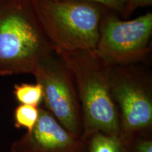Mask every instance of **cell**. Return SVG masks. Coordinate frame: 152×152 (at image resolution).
Instances as JSON below:
<instances>
[{
    "label": "cell",
    "mask_w": 152,
    "mask_h": 152,
    "mask_svg": "<svg viewBox=\"0 0 152 152\" xmlns=\"http://www.w3.org/2000/svg\"><path fill=\"white\" fill-rule=\"evenodd\" d=\"M85 137L74 135L45 108H39V117L30 132L11 144V152H86Z\"/></svg>",
    "instance_id": "7"
},
{
    "label": "cell",
    "mask_w": 152,
    "mask_h": 152,
    "mask_svg": "<svg viewBox=\"0 0 152 152\" xmlns=\"http://www.w3.org/2000/svg\"><path fill=\"white\" fill-rule=\"evenodd\" d=\"M110 90L119 113L121 132L152 138V79L136 64L109 68Z\"/></svg>",
    "instance_id": "4"
},
{
    "label": "cell",
    "mask_w": 152,
    "mask_h": 152,
    "mask_svg": "<svg viewBox=\"0 0 152 152\" xmlns=\"http://www.w3.org/2000/svg\"><path fill=\"white\" fill-rule=\"evenodd\" d=\"M39 108L35 106L19 104L14 111V124L17 129H26V132H30L39 117Z\"/></svg>",
    "instance_id": "10"
},
{
    "label": "cell",
    "mask_w": 152,
    "mask_h": 152,
    "mask_svg": "<svg viewBox=\"0 0 152 152\" xmlns=\"http://www.w3.org/2000/svg\"><path fill=\"white\" fill-rule=\"evenodd\" d=\"M14 98L19 104L40 107L43 99L42 87L39 83L16 84L13 91Z\"/></svg>",
    "instance_id": "9"
},
{
    "label": "cell",
    "mask_w": 152,
    "mask_h": 152,
    "mask_svg": "<svg viewBox=\"0 0 152 152\" xmlns=\"http://www.w3.org/2000/svg\"><path fill=\"white\" fill-rule=\"evenodd\" d=\"M106 9L102 17L95 53L108 67L137 64L151 52L152 14L130 20Z\"/></svg>",
    "instance_id": "5"
},
{
    "label": "cell",
    "mask_w": 152,
    "mask_h": 152,
    "mask_svg": "<svg viewBox=\"0 0 152 152\" xmlns=\"http://www.w3.org/2000/svg\"><path fill=\"white\" fill-rule=\"evenodd\" d=\"M33 75L42 87L44 108L70 132L83 134V115L75 77L60 55L55 52L39 63Z\"/></svg>",
    "instance_id": "6"
},
{
    "label": "cell",
    "mask_w": 152,
    "mask_h": 152,
    "mask_svg": "<svg viewBox=\"0 0 152 152\" xmlns=\"http://www.w3.org/2000/svg\"><path fill=\"white\" fill-rule=\"evenodd\" d=\"M87 139L86 152H136L135 139L120 132H94Z\"/></svg>",
    "instance_id": "8"
},
{
    "label": "cell",
    "mask_w": 152,
    "mask_h": 152,
    "mask_svg": "<svg viewBox=\"0 0 152 152\" xmlns=\"http://www.w3.org/2000/svg\"><path fill=\"white\" fill-rule=\"evenodd\" d=\"M83 1L99 4L120 15L123 13L125 4V0H83Z\"/></svg>",
    "instance_id": "12"
},
{
    "label": "cell",
    "mask_w": 152,
    "mask_h": 152,
    "mask_svg": "<svg viewBox=\"0 0 152 152\" xmlns=\"http://www.w3.org/2000/svg\"><path fill=\"white\" fill-rule=\"evenodd\" d=\"M73 73L83 115V134L121 132L119 113L110 90L109 67L96 53L81 51L60 55Z\"/></svg>",
    "instance_id": "3"
},
{
    "label": "cell",
    "mask_w": 152,
    "mask_h": 152,
    "mask_svg": "<svg viewBox=\"0 0 152 152\" xmlns=\"http://www.w3.org/2000/svg\"><path fill=\"white\" fill-rule=\"evenodd\" d=\"M38 19L58 55L94 52L106 7L83 0H34Z\"/></svg>",
    "instance_id": "2"
},
{
    "label": "cell",
    "mask_w": 152,
    "mask_h": 152,
    "mask_svg": "<svg viewBox=\"0 0 152 152\" xmlns=\"http://www.w3.org/2000/svg\"><path fill=\"white\" fill-rule=\"evenodd\" d=\"M53 52L34 0H0V76L33 74Z\"/></svg>",
    "instance_id": "1"
},
{
    "label": "cell",
    "mask_w": 152,
    "mask_h": 152,
    "mask_svg": "<svg viewBox=\"0 0 152 152\" xmlns=\"http://www.w3.org/2000/svg\"><path fill=\"white\" fill-rule=\"evenodd\" d=\"M135 149L136 152H152V138L136 140Z\"/></svg>",
    "instance_id": "13"
},
{
    "label": "cell",
    "mask_w": 152,
    "mask_h": 152,
    "mask_svg": "<svg viewBox=\"0 0 152 152\" xmlns=\"http://www.w3.org/2000/svg\"><path fill=\"white\" fill-rule=\"evenodd\" d=\"M152 4V0H125V4L121 16L126 19L140 7H148Z\"/></svg>",
    "instance_id": "11"
}]
</instances>
